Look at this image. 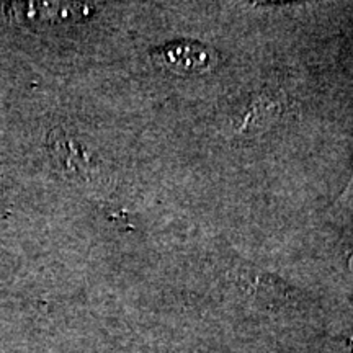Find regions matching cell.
<instances>
[{
    "mask_svg": "<svg viewBox=\"0 0 353 353\" xmlns=\"http://www.w3.org/2000/svg\"><path fill=\"white\" fill-rule=\"evenodd\" d=\"M154 63L175 74H205L218 64V52L196 41H174L152 51Z\"/></svg>",
    "mask_w": 353,
    "mask_h": 353,
    "instance_id": "1",
    "label": "cell"
},
{
    "mask_svg": "<svg viewBox=\"0 0 353 353\" xmlns=\"http://www.w3.org/2000/svg\"><path fill=\"white\" fill-rule=\"evenodd\" d=\"M48 152L51 161L68 179L82 180L92 169V159L81 141L56 128L48 136Z\"/></svg>",
    "mask_w": 353,
    "mask_h": 353,
    "instance_id": "2",
    "label": "cell"
},
{
    "mask_svg": "<svg viewBox=\"0 0 353 353\" xmlns=\"http://www.w3.org/2000/svg\"><path fill=\"white\" fill-rule=\"evenodd\" d=\"M350 267H352V270H353V254H352V257H350Z\"/></svg>",
    "mask_w": 353,
    "mask_h": 353,
    "instance_id": "3",
    "label": "cell"
}]
</instances>
